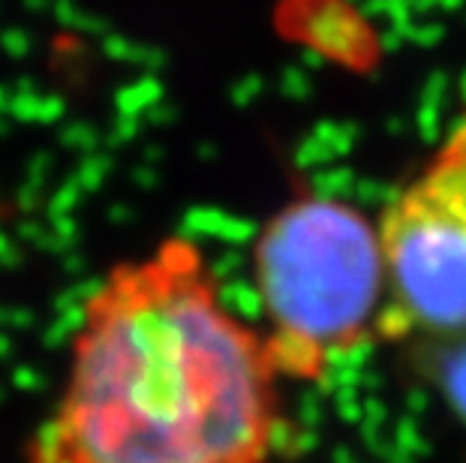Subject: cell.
Listing matches in <instances>:
<instances>
[{
  "label": "cell",
  "instance_id": "6da1fadb",
  "mask_svg": "<svg viewBox=\"0 0 466 463\" xmlns=\"http://www.w3.org/2000/svg\"><path fill=\"white\" fill-rule=\"evenodd\" d=\"M283 386L205 250L166 235L87 292L27 463H271Z\"/></svg>",
  "mask_w": 466,
  "mask_h": 463
},
{
  "label": "cell",
  "instance_id": "7a4b0ae2",
  "mask_svg": "<svg viewBox=\"0 0 466 463\" xmlns=\"http://www.w3.org/2000/svg\"><path fill=\"white\" fill-rule=\"evenodd\" d=\"M250 274L283 382H322L337 361L382 340L380 229L355 205L322 193L280 205L256 235Z\"/></svg>",
  "mask_w": 466,
  "mask_h": 463
},
{
  "label": "cell",
  "instance_id": "3957f363",
  "mask_svg": "<svg viewBox=\"0 0 466 463\" xmlns=\"http://www.w3.org/2000/svg\"><path fill=\"white\" fill-rule=\"evenodd\" d=\"M382 340L466 337V112L376 220Z\"/></svg>",
  "mask_w": 466,
  "mask_h": 463
},
{
  "label": "cell",
  "instance_id": "277c9868",
  "mask_svg": "<svg viewBox=\"0 0 466 463\" xmlns=\"http://www.w3.org/2000/svg\"><path fill=\"white\" fill-rule=\"evenodd\" d=\"M433 373L440 394L454 412V418L466 428V337L440 343V352L433 358Z\"/></svg>",
  "mask_w": 466,
  "mask_h": 463
}]
</instances>
